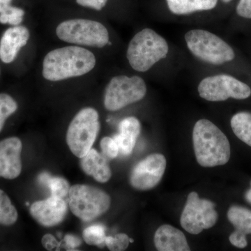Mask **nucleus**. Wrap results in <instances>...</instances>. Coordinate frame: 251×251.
I'll use <instances>...</instances> for the list:
<instances>
[{"mask_svg": "<svg viewBox=\"0 0 251 251\" xmlns=\"http://www.w3.org/2000/svg\"><path fill=\"white\" fill-rule=\"evenodd\" d=\"M245 199L249 204H251V188L245 193Z\"/></svg>", "mask_w": 251, "mask_h": 251, "instance_id": "2f4dec72", "label": "nucleus"}, {"mask_svg": "<svg viewBox=\"0 0 251 251\" xmlns=\"http://www.w3.org/2000/svg\"><path fill=\"white\" fill-rule=\"evenodd\" d=\"M108 0H76V2L80 6L100 11L106 4Z\"/></svg>", "mask_w": 251, "mask_h": 251, "instance_id": "c85d7f7f", "label": "nucleus"}, {"mask_svg": "<svg viewBox=\"0 0 251 251\" xmlns=\"http://www.w3.org/2000/svg\"><path fill=\"white\" fill-rule=\"evenodd\" d=\"M237 13L241 17L251 19V0H240L237 4Z\"/></svg>", "mask_w": 251, "mask_h": 251, "instance_id": "cd10ccee", "label": "nucleus"}, {"mask_svg": "<svg viewBox=\"0 0 251 251\" xmlns=\"http://www.w3.org/2000/svg\"><path fill=\"white\" fill-rule=\"evenodd\" d=\"M60 40L77 45L103 48L109 42L108 29L101 23L87 19H72L57 26Z\"/></svg>", "mask_w": 251, "mask_h": 251, "instance_id": "0eeeda50", "label": "nucleus"}, {"mask_svg": "<svg viewBox=\"0 0 251 251\" xmlns=\"http://www.w3.org/2000/svg\"><path fill=\"white\" fill-rule=\"evenodd\" d=\"M173 14L186 15L196 11H207L216 7L218 0H166Z\"/></svg>", "mask_w": 251, "mask_h": 251, "instance_id": "6ab92c4d", "label": "nucleus"}, {"mask_svg": "<svg viewBox=\"0 0 251 251\" xmlns=\"http://www.w3.org/2000/svg\"><path fill=\"white\" fill-rule=\"evenodd\" d=\"M39 182L49 187L51 196L63 198L69 196L71 186L69 181L60 176H52L48 173H43L38 177Z\"/></svg>", "mask_w": 251, "mask_h": 251, "instance_id": "412c9836", "label": "nucleus"}, {"mask_svg": "<svg viewBox=\"0 0 251 251\" xmlns=\"http://www.w3.org/2000/svg\"><path fill=\"white\" fill-rule=\"evenodd\" d=\"M216 204L208 200L201 199L198 193L191 192L188 196L180 224L189 233L198 234L204 229L214 226L218 220Z\"/></svg>", "mask_w": 251, "mask_h": 251, "instance_id": "1a4fd4ad", "label": "nucleus"}, {"mask_svg": "<svg viewBox=\"0 0 251 251\" xmlns=\"http://www.w3.org/2000/svg\"><path fill=\"white\" fill-rule=\"evenodd\" d=\"M18 217L17 209L13 205L9 196L0 189V224L12 226L16 224Z\"/></svg>", "mask_w": 251, "mask_h": 251, "instance_id": "4be33fe9", "label": "nucleus"}, {"mask_svg": "<svg viewBox=\"0 0 251 251\" xmlns=\"http://www.w3.org/2000/svg\"><path fill=\"white\" fill-rule=\"evenodd\" d=\"M168 43L153 29H144L137 33L130 41L127 59L130 67L138 72L149 69L166 58L168 53Z\"/></svg>", "mask_w": 251, "mask_h": 251, "instance_id": "7ed1b4c3", "label": "nucleus"}, {"mask_svg": "<svg viewBox=\"0 0 251 251\" xmlns=\"http://www.w3.org/2000/svg\"><path fill=\"white\" fill-rule=\"evenodd\" d=\"M100 130L98 112L92 108L82 109L69 126L67 143L77 158L85 156L92 148Z\"/></svg>", "mask_w": 251, "mask_h": 251, "instance_id": "39448f33", "label": "nucleus"}, {"mask_svg": "<svg viewBox=\"0 0 251 251\" xmlns=\"http://www.w3.org/2000/svg\"><path fill=\"white\" fill-rule=\"evenodd\" d=\"M80 166L86 175L92 176L98 182L105 183L111 178V169L107 158L94 149H91L80 158Z\"/></svg>", "mask_w": 251, "mask_h": 251, "instance_id": "a211bd4d", "label": "nucleus"}, {"mask_svg": "<svg viewBox=\"0 0 251 251\" xmlns=\"http://www.w3.org/2000/svg\"><path fill=\"white\" fill-rule=\"evenodd\" d=\"M230 125L236 136L251 147V112H238L231 119Z\"/></svg>", "mask_w": 251, "mask_h": 251, "instance_id": "aec40b11", "label": "nucleus"}, {"mask_svg": "<svg viewBox=\"0 0 251 251\" xmlns=\"http://www.w3.org/2000/svg\"><path fill=\"white\" fill-rule=\"evenodd\" d=\"M31 216L44 227H52L64 221L67 215V204L63 198L50 196L44 201H37L30 206Z\"/></svg>", "mask_w": 251, "mask_h": 251, "instance_id": "f8f14e48", "label": "nucleus"}, {"mask_svg": "<svg viewBox=\"0 0 251 251\" xmlns=\"http://www.w3.org/2000/svg\"><path fill=\"white\" fill-rule=\"evenodd\" d=\"M23 144L17 137L0 141V177L14 179L22 171Z\"/></svg>", "mask_w": 251, "mask_h": 251, "instance_id": "ddd939ff", "label": "nucleus"}, {"mask_svg": "<svg viewBox=\"0 0 251 251\" xmlns=\"http://www.w3.org/2000/svg\"><path fill=\"white\" fill-rule=\"evenodd\" d=\"M198 163L205 168L224 166L230 158L229 142L222 130L208 120H198L193 131Z\"/></svg>", "mask_w": 251, "mask_h": 251, "instance_id": "f03ea898", "label": "nucleus"}, {"mask_svg": "<svg viewBox=\"0 0 251 251\" xmlns=\"http://www.w3.org/2000/svg\"><path fill=\"white\" fill-rule=\"evenodd\" d=\"M18 104L11 96L0 94V133L4 128L6 120L17 110Z\"/></svg>", "mask_w": 251, "mask_h": 251, "instance_id": "b1692460", "label": "nucleus"}, {"mask_svg": "<svg viewBox=\"0 0 251 251\" xmlns=\"http://www.w3.org/2000/svg\"><path fill=\"white\" fill-rule=\"evenodd\" d=\"M64 242H65L66 247L68 250L76 251L77 247H80L82 244V241L80 238L76 236L73 235V234H67L64 237Z\"/></svg>", "mask_w": 251, "mask_h": 251, "instance_id": "7c9ffc66", "label": "nucleus"}, {"mask_svg": "<svg viewBox=\"0 0 251 251\" xmlns=\"http://www.w3.org/2000/svg\"><path fill=\"white\" fill-rule=\"evenodd\" d=\"M147 86L139 76L118 75L112 77L105 88L104 106L109 111H117L145 97Z\"/></svg>", "mask_w": 251, "mask_h": 251, "instance_id": "6e6552de", "label": "nucleus"}, {"mask_svg": "<svg viewBox=\"0 0 251 251\" xmlns=\"http://www.w3.org/2000/svg\"><path fill=\"white\" fill-rule=\"evenodd\" d=\"M24 15L25 11L23 9L9 5L0 13V23L19 25L23 22Z\"/></svg>", "mask_w": 251, "mask_h": 251, "instance_id": "393cba45", "label": "nucleus"}, {"mask_svg": "<svg viewBox=\"0 0 251 251\" xmlns=\"http://www.w3.org/2000/svg\"><path fill=\"white\" fill-rule=\"evenodd\" d=\"M188 49L204 62L219 65L235 57L233 49L216 34L203 29H193L185 34Z\"/></svg>", "mask_w": 251, "mask_h": 251, "instance_id": "423d86ee", "label": "nucleus"}, {"mask_svg": "<svg viewBox=\"0 0 251 251\" xmlns=\"http://www.w3.org/2000/svg\"><path fill=\"white\" fill-rule=\"evenodd\" d=\"M141 130L140 122L136 117L124 119L119 125V133L113 137L122 154L128 156L133 151Z\"/></svg>", "mask_w": 251, "mask_h": 251, "instance_id": "f3484780", "label": "nucleus"}, {"mask_svg": "<svg viewBox=\"0 0 251 251\" xmlns=\"http://www.w3.org/2000/svg\"><path fill=\"white\" fill-rule=\"evenodd\" d=\"M82 237L89 245L98 246L99 247L105 246V228L102 225H93L87 227L82 232Z\"/></svg>", "mask_w": 251, "mask_h": 251, "instance_id": "5701e85b", "label": "nucleus"}, {"mask_svg": "<svg viewBox=\"0 0 251 251\" xmlns=\"http://www.w3.org/2000/svg\"><path fill=\"white\" fill-rule=\"evenodd\" d=\"M43 247L45 248L46 250L53 251L54 249L57 250L60 247V243L57 242V239L52 234H47L42 238Z\"/></svg>", "mask_w": 251, "mask_h": 251, "instance_id": "c756f323", "label": "nucleus"}, {"mask_svg": "<svg viewBox=\"0 0 251 251\" xmlns=\"http://www.w3.org/2000/svg\"><path fill=\"white\" fill-rule=\"evenodd\" d=\"M223 1H224V3H229L232 0H222Z\"/></svg>", "mask_w": 251, "mask_h": 251, "instance_id": "f704fd0d", "label": "nucleus"}, {"mask_svg": "<svg viewBox=\"0 0 251 251\" xmlns=\"http://www.w3.org/2000/svg\"><path fill=\"white\" fill-rule=\"evenodd\" d=\"M10 4H5V3L1 2L0 1V13L3 11L6 7V6H9Z\"/></svg>", "mask_w": 251, "mask_h": 251, "instance_id": "473e14b6", "label": "nucleus"}, {"mask_svg": "<svg viewBox=\"0 0 251 251\" xmlns=\"http://www.w3.org/2000/svg\"><path fill=\"white\" fill-rule=\"evenodd\" d=\"M201 98L209 101H224L229 98L243 100L251 95L249 85L231 75L221 74L203 79L198 86Z\"/></svg>", "mask_w": 251, "mask_h": 251, "instance_id": "9d476101", "label": "nucleus"}, {"mask_svg": "<svg viewBox=\"0 0 251 251\" xmlns=\"http://www.w3.org/2000/svg\"><path fill=\"white\" fill-rule=\"evenodd\" d=\"M96 65L94 54L78 46H67L46 54L43 62V76L57 82L85 75Z\"/></svg>", "mask_w": 251, "mask_h": 251, "instance_id": "f257e3e1", "label": "nucleus"}, {"mask_svg": "<svg viewBox=\"0 0 251 251\" xmlns=\"http://www.w3.org/2000/svg\"><path fill=\"white\" fill-rule=\"evenodd\" d=\"M100 145L102 153L105 158H109V159H114L118 156L120 151H119L116 142L115 141L113 138L105 137L100 141Z\"/></svg>", "mask_w": 251, "mask_h": 251, "instance_id": "bb28decb", "label": "nucleus"}, {"mask_svg": "<svg viewBox=\"0 0 251 251\" xmlns=\"http://www.w3.org/2000/svg\"><path fill=\"white\" fill-rule=\"evenodd\" d=\"M130 238L126 234H117L114 237H105V246L112 251H125L129 245Z\"/></svg>", "mask_w": 251, "mask_h": 251, "instance_id": "a878e982", "label": "nucleus"}, {"mask_svg": "<svg viewBox=\"0 0 251 251\" xmlns=\"http://www.w3.org/2000/svg\"><path fill=\"white\" fill-rule=\"evenodd\" d=\"M11 1H12V0H0V1H1V2L8 4H11Z\"/></svg>", "mask_w": 251, "mask_h": 251, "instance_id": "72a5a7b5", "label": "nucleus"}, {"mask_svg": "<svg viewBox=\"0 0 251 251\" xmlns=\"http://www.w3.org/2000/svg\"><path fill=\"white\" fill-rule=\"evenodd\" d=\"M69 208L82 221H93L108 211L111 200L108 193L100 188L85 184L71 186Z\"/></svg>", "mask_w": 251, "mask_h": 251, "instance_id": "20e7f679", "label": "nucleus"}, {"mask_svg": "<svg viewBox=\"0 0 251 251\" xmlns=\"http://www.w3.org/2000/svg\"><path fill=\"white\" fill-rule=\"evenodd\" d=\"M166 157L153 153L137 163L130 175V184L138 191H149L156 187L166 169Z\"/></svg>", "mask_w": 251, "mask_h": 251, "instance_id": "9b49d317", "label": "nucleus"}, {"mask_svg": "<svg viewBox=\"0 0 251 251\" xmlns=\"http://www.w3.org/2000/svg\"><path fill=\"white\" fill-rule=\"evenodd\" d=\"M154 244L159 251H191L184 234L171 225H163L157 229Z\"/></svg>", "mask_w": 251, "mask_h": 251, "instance_id": "dca6fc26", "label": "nucleus"}, {"mask_svg": "<svg viewBox=\"0 0 251 251\" xmlns=\"http://www.w3.org/2000/svg\"><path fill=\"white\" fill-rule=\"evenodd\" d=\"M227 219L235 229L229 235V242L239 249L247 247V236L251 234V209L242 206H230L227 211Z\"/></svg>", "mask_w": 251, "mask_h": 251, "instance_id": "4468645a", "label": "nucleus"}, {"mask_svg": "<svg viewBox=\"0 0 251 251\" xmlns=\"http://www.w3.org/2000/svg\"><path fill=\"white\" fill-rule=\"evenodd\" d=\"M29 31L24 26H14L6 29L0 41V59L9 64L16 59L20 50L27 44Z\"/></svg>", "mask_w": 251, "mask_h": 251, "instance_id": "2eb2a0df", "label": "nucleus"}]
</instances>
